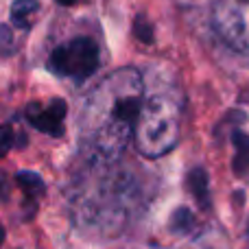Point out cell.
Instances as JSON below:
<instances>
[{
  "instance_id": "obj_1",
  "label": "cell",
  "mask_w": 249,
  "mask_h": 249,
  "mask_svg": "<svg viewBox=\"0 0 249 249\" xmlns=\"http://www.w3.org/2000/svg\"><path fill=\"white\" fill-rule=\"evenodd\" d=\"M142 92V77L133 68L114 70L90 92L81 114V140L94 160L121 158L136 131Z\"/></svg>"
},
{
  "instance_id": "obj_2",
  "label": "cell",
  "mask_w": 249,
  "mask_h": 249,
  "mask_svg": "<svg viewBox=\"0 0 249 249\" xmlns=\"http://www.w3.org/2000/svg\"><path fill=\"white\" fill-rule=\"evenodd\" d=\"M181 127V101L173 92H158L142 101L133 140L142 155L160 158L177 144Z\"/></svg>"
},
{
  "instance_id": "obj_3",
  "label": "cell",
  "mask_w": 249,
  "mask_h": 249,
  "mask_svg": "<svg viewBox=\"0 0 249 249\" xmlns=\"http://www.w3.org/2000/svg\"><path fill=\"white\" fill-rule=\"evenodd\" d=\"M101 57L99 46L90 37H74L68 44H61L48 57V70L57 77H70L74 81L92 77L99 70Z\"/></svg>"
},
{
  "instance_id": "obj_4",
  "label": "cell",
  "mask_w": 249,
  "mask_h": 249,
  "mask_svg": "<svg viewBox=\"0 0 249 249\" xmlns=\"http://www.w3.org/2000/svg\"><path fill=\"white\" fill-rule=\"evenodd\" d=\"M214 29L230 48L249 55V0H216Z\"/></svg>"
},
{
  "instance_id": "obj_5",
  "label": "cell",
  "mask_w": 249,
  "mask_h": 249,
  "mask_svg": "<svg viewBox=\"0 0 249 249\" xmlns=\"http://www.w3.org/2000/svg\"><path fill=\"white\" fill-rule=\"evenodd\" d=\"M68 112L64 99H51L48 107H42L37 103H31L26 107V121L33 124L37 131L46 133L53 138H61L64 136V116Z\"/></svg>"
},
{
  "instance_id": "obj_6",
  "label": "cell",
  "mask_w": 249,
  "mask_h": 249,
  "mask_svg": "<svg viewBox=\"0 0 249 249\" xmlns=\"http://www.w3.org/2000/svg\"><path fill=\"white\" fill-rule=\"evenodd\" d=\"M16 181L22 190L26 193V197H42L44 190H46V184L44 179L37 175V173H31V171H20L16 175Z\"/></svg>"
},
{
  "instance_id": "obj_7",
  "label": "cell",
  "mask_w": 249,
  "mask_h": 249,
  "mask_svg": "<svg viewBox=\"0 0 249 249\" xmlns=\"http://www.w3.org/2000/svg\"><path fill=\"white\" fill-rule=\"evenodd\" d=\"M39 9V2L37 0H16L11 4V20L16 26H22V29H29L31 22L26 18L31 16L33 11Z\"/></svg>"
},
{
  "instance_id": "obj_8",
  "label": "cell",
  "mask_w": 249,
  "mask_h": 249,
  "mask_svg": "<svg viewBox=\"0 0 249 249\" xmlns=\"http://www.w3.org/2000/svg\"><path fill=\"white\" fill-rule=\"evenodd\" d=\"M16 51V37H13V31L9 24H0V53L4 55H11Z\"/></svg>"
},
{
  "instance_id": "obj_9",
  "label": "cell",
  "mask_w": 249,
  "mask_h": 249,
  "mask_svg": "<svg viewBox=\"0 0 249 249\" xmlns=\"http://www.w3.org/2000/svg\"><path fill=\"white\" fill-rule=\"evenodd\" d=\"M11 146H13L11 124H0V158H4V155L11 151Z\"/></svg>"
},
{
  "instance_id": "obj_10",
  "label": "cell",
  "mask_w": 249,
  "mask_h": 249,
  "mask_svg": "<svg viewBox=\"0 0 249 249\" xmlns=\"http://www.w3.org/2000/svg\"><path fill=\"white\" fill-rule=\"evenodd\" d=\"M136 33H138V37H140L142 42H151V35H153L151 33V26L146 24L142 18L140 20H136Z\"/></svg>"
},
{
  "instance_id": "obj_11",
  "label": "cell",
  "mask_w": 249,
  "mask_h": 249,
  "mask_svg": "<svg viewBox=\"0 0 249 249\" xmlns=\"http://www.w3.org/2000/svg\"><path fill=\"white\" fill-rule=\"evenodd\" d=\"M2 241H4V230L0 228V245H2Z\"/></svg>"
},
{
  "instance_id": "obj_12",
  "label": "cell",
  "mask_w": 249,
  "mask_h": 249,
  "mask_svg": "<svg viewBox=\"0 0 249 249\" xmlns=\"http://www.w3.org/2000/svg\"><path fill=\"white\" fill-rule=\"evenodd\" d=\"M59 2H64V4H70V2H72V0H59Z\"/></svg>"
}]
</instances>
